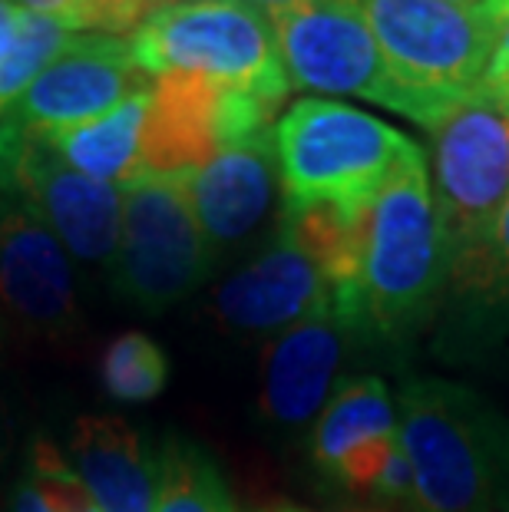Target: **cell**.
Wrapping results in <instances>:
<instances>
[{
	"mask_svg": "<svg viewBox=\"0 0 509 512\" xmlns=\"http://www.w3.org/2000/svg\"><path fill=\"white\" fill-rule=\"evenodd\" d=\"M100 384L119 403H146L169 387V357L143 331H126L103 351Z\"/></svg>",
	"mask_w": 509,
	"mask_h": 512,
	"instance_id": "44dd1931",
	"label": "cell"
},
{
	"mask_svg": "<svg viewBox=\"0 0 509 512\" xmlns=\"http://www.w3.org/2000/svg\"><path fill=\"white\" fill-rule=\"evenodd\" d=\"M275 103L232 90L202 73H162L149 83L143 176H192L215 152L272 129Z\"/></svg>",
	"mask_w": 509,
	"mask_h": 512,
	"instance_id": "30bf717a",
	"label": "cell"
},
{
	"mask_svg": "<svg viewBox=\"0 0 509 512\" xmlns=\"http://www.w3.org/2000/svg\"><path fill=\"white\" fill-rule=\"evenodd\" d=\"M14 512H103L57 446L37 440L27 473L14 489Z\"/></svg>",
	"mask_w": 509,
	"mask_h": 512,
	"instance_id": "7402d4cb",
	"label": "cell"
},
{
	"mask_svg": "<svg viewBox=\"0 0 509 512\" xmlns=\"http://www.w3.org/2000/svg\"><path fill=\"white\" fill-rule=\"evenodd\" d=\"M443 4H457V7H480L483 0H443Z\"/></svg>",
	"mask_w": 509,
	"mask_h": 512,
	"instance_id": "4dcf8cb0",
	"label": "cell"
},
{
	"mask_svg": "<svg viewBox=\"0 0 509 512\" xmlns=\"http://www.w3.org/2000/svg\"><path fill=\"white\" fill-rule=\"evenodd\" d=\"M281 185L275 129L219 149L189 176V199L212 255L238 248L262 228Z\"/></svg>",
	"mask_w": 509,
	"mask_h": 512,
	"instance_id": "5bb4252c",
	"label": "cell"
},
{
	"mask_svg": "<svg viewBox=\"0 0 509 512\" xmlns=\"http://www.w3.org/2000/svg\"><path fill=\"white\" fill-rule=\"evenodd\" d=\"M27 14H30V10L20 7L17 0H0V63L14 53L20 34H24Z\"/></svg>",
	"mask_w": 509,
	"mask_h": 512,
	"instance_id": "4316f807",
	"label": "cell"
},
{
	"mask_svg": "<svg viewBox=\"0 0 509 512\" xmlns=\"http://www.w3.org/2000/svg\"><path fill=\"white\" fill-rule=\"evenodd\" d=\"M397 437L414 470L417 512H509V420L440 377L400 384Z\"/></svg>",
	"mask_w": 509,
	"mask_h": 512,
	"instance_id": "6da1fadb",
	"label": "cell"
},
{
	"mask_svg": "<svg viewBox=\"0 0 509 512\" xmlns=\"http://www.w3.org/2000/svg\"><path fill=\"white\" fill-rule=\"evenodd\" d=\"M20 7L57 20L73 34H136L146 14L136 0H17Z\"/></svg>",
	"mask_w": 509,
	"mask_h": 512,
	"instance_id": "603a6c76",
	"label": "cell"
},
{
	"mask_svg": "<svg viewBox=\"0 0 509 512\" xmlns=\"http://www.w3.org/2000/svg\"><path fill=\"white\" fill-rule=\"evenodd\" d=\"M344 341L348 328L334 318V311L275 337L262 370V410L268 420L278 427H301L318 417L344 361Z\"/></svg>",
	"mask_w": 509,
	"mask_h": 512,
	"instance_id": "9a60e30c",
	"label": "cell"
},
{
	"mask_svg": "<svg viewBox=\"0 0 509 512\" xmlns=\"http://www.w3.org/2000/svg\"><path fill=\"white\" fill-rule=\"evenodd\" d=\"M146 110H149V86L143 93L129 96L126 103H119L116 110L96 119H86V123H73V126L34 129V133L47 139L83 176L123 189V185L139 179Z\"/></svg>",
	"mask_w": 509,
	"mask_h": 512,
	"instance_id": "e0dca14e",
	"label": "cell"
},
{
	"mask_svg": "<svg viewBox=\"0 0 509 512\" xmlns=\"http://www.w3.org/2000/svg\"><path fill=\"white\" fill-rule=\"evenodd\" d=\"M242 4H252V7H262V10H275V7L298 4V0H242Z\"/></svg>",
	"mask_w": 509,
	"mask_h": 512,
	"instance_id": "83f0119b",
	"label": "cell"
},
{
	"mask_svg": "<svg viewBox=\"0 0 509 512\" xmlns=\"http://www.w3.org/2000/svg\"><path fill=\"white\" fill-rule=\"evenodd\" d=\"M70 466L103 512H153L159 496V460L143 433L126 420L93 413L73 423Z\"/></svg>",
	"mask_w": 509,
	"mask_h": 512,
	"instance_id": "2e32d148",
	"label": "cell"
},
{
	"mask_svg": "<svg viewBox=\"0 0 509 512\" xmlns=\"http://www.w3.org/2000/svg\"><path fill=\"white\" fill-rule=\"evenodd\" d=\"M410 139L391 123L331 100H298L275 126L285 209L371 205Z\"/></svg>",
	"mask_w": 509,
	"mask_h": 512,
	"instance_id": "5b68a950",
	"label": "cell"
},
{
	"mask_svg": "<svg viewBox=\"0 0 509 512\" xmlns=\"http://www.w3.org/2000/svg\"><path fill=\"white\" fill-rule=\"evenodd\" d=\"M450 285V248L433 199L427 156L407 143L367 215L361 331L407 341L427 324Z\"/></svg>",
	"mask_w": 509,
	"mask_h": 512,
	"instance_id": "7a4b0ae2",
	"label": "cell"
},
{
	"mask_svg": "<svg viewBox=\"0 0 509 512\" xmlns=\"http://www.w3.org/2000/svg\"><path fill=\"white\" fill-rule=\"evenodd\" d=\"M447 288L480 324L509 321V202L467 252L453 258Z\"/></svg>",
	"mask_w": 509,
	"mask_h": 512,
	"instance_id": "d6986e66",
	"label": "cell"
},
{
	"mask_svg": "<svg viewBox=\"0 0 509 512\" xmlns=\"http://www.w3.org/2000/svg\"><path fill=\"white\" fill-rule=\"evenodd\" d=\"M331 311V288L285 228L215 294L222 324L248 334H281Z\"/></svg>",
	"mask_w": 509,
	"mask_h": 512,
	"instance_id": "4fadbf2b",
	"label": "cell"
},
{
	"mask_svg": "<svg viewBox=\"0 0 509 512\" xmlns=\"http://www.w3.org/2000/svg\"><path fill=\"white\" fill-rule=\"evenodd\" d=\"M367 20L387 67L430 116H443L480 93L500 24L483 7L443 0H351Z\"/></svg>",
	"mask_w": 509,
	"mask_h": 512,
	"instance_id": "3957f363",
	"label": "cell"
},
{
	"mask_svg": "<svg viewBox=\"0 0 509 512\" xmlns=\"http://www.w3.org/2000/svg\"><path fill=\"white\" fill-rule=\"evenodd\" d=\"M0 192L27 205L86 265L113 268L123 189L73 169L34 129L0 119Z\"/></svg>",
	"mask_w": 509,
	"mask_h": 512,
	"instance_id": "ba28073f",
	"label": "cell"
},
{
	"mask_svg": "<svg viewBox=\"0 0 509 512\" xmlns=\"http://www.w3.org/2000/svg\"><path fill=\"white\" fill-rule=\"evenodd\" d=\"M7 440H10V430H7L4 407H0V463H4V456H7Z\"/></svg>",
	"mask_w": 509,
	"mask_h": 512,
	"instance_id": "f1b7e54d",
	"label": "cell"
},
{
	"mask_svg": "<svg viewBox=\"0 0 509 512\" xmlns=\"http://www.w3.org/2000/svg\"><path fill=\"white\" fill-rule=\"evenodd\" d=\"M153 512H235V503L219 466L199 446L172 440L159 460Z\"/></svg>",
	"mask_w": 509,
	"mask_h": 512,
	"instance_id": "ffe728a7",
	"label": "cell"
},
{
	"mask_svg": "<svg viewBox=\"0 0 509 512\" xmlns=\"http://www.w3.org/2000/svg\"><path fill=\"white\" fill-rule=\"evenodd\" d=\"M146 76L123 37L80 34L43 70L4 119L24 129L73 126L116 110L129 96L143 93Z\"/></svg>",
	"mask_w": 509,
	"mask_h": 512,
	"instance_id": "8fae6325",
	"label": "cell"
},
{
	"mask_svg": "<svg viewBox=\"0 0 509 512\" xmlns=\"http://www.w3.org/2000/svg\"><path fill=\"white\" fill-rule=\"evenodd\" d=\"M275 512H314V509H301V506H278Z\"/></svg>",
	"mask_w": 509,
	"mask_h": 512,
	"instance_id": "1f68e13d",
	"label": "cell"
},
{
	"mask_svg": "<svg viewBox=\"0 0 509 512\" xmlns=\"http://www.w3.org/2000/svg\"><path fill=\"white\" fill-rule=\"evenodd\" d=\"M189 199V176H143L123 185V225L113 261L116 288L143 311H166L212 271Z\"/></svg>",
	"mask_w": 509,
	"mask_h": 512,
	"instance_id": "52a82bcc",
	"label": "cell"
},
{
	"mask_svg": "<svg viewBox=\"0 0 509 512\" xmlns=\"http://www.w3.org/2000/svg\"><path fill=\"white\" fill-rule=\"evenodd\" d=\"M433 199L453 258L490 228L509 202V100L483 96L460 103L433 129Z\"/></svg>",
	"mask_w": 509,
	"mask_h": 512,
	"instance_id": "9c48e42d",
	"label": "cell"
},
{
	"mask_svg": "<svg viewBox=\"0 0 509 512\" xmlns=\"http://www.w3.org/2000/svg\"><path fill=\"white\" fill-rule=\"evenodd\" d=\"M483 96H506L509 100V14L500 20V37H496L490 67H486V76L480 83Z\"/></svg>",
	"mask_w": 509,
	"mask_h": 512,
	"instance_id": "484cf974",
	"label": "cell"
},
{
	"mask_svg": "<svg viewBox=\"0 0 509 512\" xmlns=\"http://www.w3.org/2000/svg\"><path fill=\"white\" fill-rule=\"evenodd\" d=\"M268 17L291 86L377 103L430 129L427 110L397 83L351 0H298L268 10Z\"/></svg>",
	"mask_w": 509,
	"mask_h": 512,
	"instance_id": "8992f818",
	"label": "cell"
},
{
	"mask_svg": "<svg viewBox=\"0 0 509 512\" xmlns=\"http://www.w3.org/2000/svg\"><path fill=\"white\" fill-rule=\"evenodd\" d=\"M129 47L146 76L202 73L275 106L291 90L272 17L242 0H172L129 37Z\"/></svg>",
	"mask_w": 509,
	"mask_h": 512,
	"instance_id": "277c9868",
	"label": "cell"
},
{
	"mask_svg": "<svg viewBox=\"0 0 509 512\" xmlns=\"http://www.w3.org/2000/svg\"><path fill=\"white\" fill-rule=\"evenodd\" d=\"M0 308L24 331L63 337L77 324L73 255L17 199L0 202Z\"/></svg>",
	"mask_w": 509,
	"mask_h": 512,
	"instance_id": "7c38bea8",
	"label": "cell"
},
{
	"mask_svg": "<svg viewBox=\"0 0 509 512\" xmlns=\"http://www.w3.org/2000/svg\"><path fill=\"white\" fill-rule=\"evenodd\" d=\"M371 493L387 499V503H410L414 506V470H410V460H407V453L400 443L391 453V460H387L384 473L377 476Z\"/></svg>",
	"mask_w": 509,
	"mask_h": 512,
	"instance_id": "d4e9b609",
	"label": "cell"
},
{
	"mask_svg": "<svg viewBox=\"0 0 509 512\" xmlns=\"http://www.w3.org/2000/svg\"><path fill=\"white\" fill-rule=\"evenodd\" d=\"M136 4H139V7H143V14H146V20H149V17H153V14H156V10H159V7H166V4H172V0H136Z\"/></svg>",
	"mask_w": 509,
	"mask_h": 512,
	"instance_id": "f546056e",
	"label": "cell"
},
{
	"mask_svg": "<svg viewBox=\"0 0 509 512\" xmlns=\"http://www.w3.org/2000/svg\"><path fill=\"white\" fill-rule=\"evenodd\" d=\"M397 433L394 397L381 377H354L324 403L311 433V460L321 473H334L351 446Z\"/></svg>",
	"mask_w": 509,
	"mask_h": 512,
	"instance_id": "ac0fdd59",
	"label": "cell"
},
{
	"mask_svg": "<svg viewBox=\"0 0 509 512\" xmlns=\"http://www.w3.org/2000/svg\"><path fill=\"white\" fill-rule=\"evenodd\" d=\"M397 443H400L397 433H391V437H374V440L357 443L341 456V463L334 466L331 476L338 479L341 486L357 489V493L374 489L377 476L384 473V466H387V460H391V453L397 450Z\"/></svg>",
	"mask_w": 509,
	"mask_h": 512,
	"instance_id": "cb8c5ba5",
	"label": "cell"
}]
</instances>
